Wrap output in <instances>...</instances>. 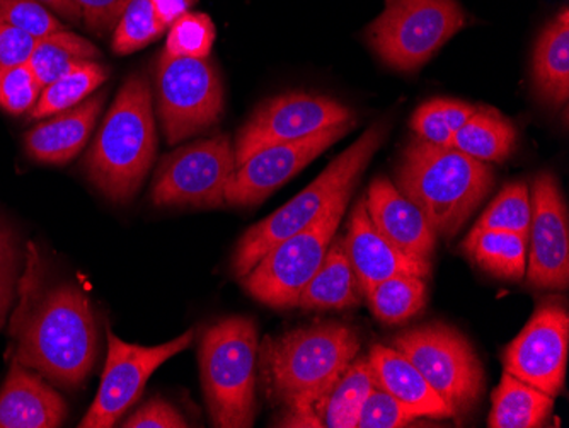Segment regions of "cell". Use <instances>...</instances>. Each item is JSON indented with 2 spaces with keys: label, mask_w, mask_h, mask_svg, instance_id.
Wrapping results in <instances>:
<instances>
[{
  "label": "cell",
  "mask_w": 569,
  "mask_h": 428,
  "mask_svg": "<svg viewBox=\"0 0 569 428\" xmlns=\"http://www.w3.org/2000/svg\"><path fill=\"white\" fill-rule=\"evenodd\" d=\"M367 297L379 321L401 325L417 316L427 305V283L415 275H395L377 283Z\"/></svg>",
  "instance_id": "cell-29"
},
{
  "label": "cell",
  "mask_w": 569,
  "mask_h": 428,
  "mask_svg": "<svg viewBox=\"0 0 569 428\" xmlns=\"http://www.w3.org/2000/svg\"><path fill=\"white\" fill-rule=\"evenodd\" d=\"M193 338L194 331L190 330L168 344L140 347L120 340L113 331L108 330V357L101 386L79 427H113L142 396L150 376L162 364L187 350L193 344Z\"/></svg>",
  "instance_id": "cell-12"
},
{
  "label": "cell",
  "mask_w": 569,
  "mask_h": 428,
  "mask_svg": "<svg viewBox=\"0 0 569 428\" xmlns=\"http://www.w3.org/2000/svg\"><path fill=\"white\" fill-rule=\"evenodd\" d=\"M16 271H18V241L16 232L0 220V319L4 321L14 299Z\"/></svg>",
  "instance_id": "cell-38"
},
{
  "label": "cell",
  "mask_w": 569,
  "mask_h": 428,
  "mask_svg": "<svg viewBox=\"0 0 569 428\" xmlns=\"http://www.w3.org/2000/svg\"><path fill=\"white\" fill-rule=\"evenodd\" d=\"M533 82L546 103L561 107L569 98V11L562 8L537 40Z\"/></svg>",
  "instance_id": "cell-23"
},
{
  "label": "cell",
  "mask_w": 569,
  "mask_h": 428,
  "mask_svg": "<svg viewBox=\"0 0 569 428\" xmlns=\"http://www.w3.org/2000/svg\"><path fill=\"white\" fill-rule=\"evenodd\" d=\"M38 2L47 6V8L56 12L57 16L69 19V21H82V11L81 8L77 6L76 0H38Z\"/></svg>",
  "instance_id": "cell-43"
},
{
  "label": "cell",
  "mask_w": 569,
  "mask_h": 428,
  "mask_svg": "<svg viewBox=\"0 0 569 428\" xmlns=\"http://www.w3.org/2000/svg\"><path fill=\"white\" fill-rule=\"evenodd\" d=\"M351 193L353 190L343 191L307 228L271 248L244 277L249 296L274 309L299 305L300 293L325 261Z\"/></svg>",
  "instance_id": "cell-8"
},
{
  "label": "cell",
  "mask_w": 569,
  "mask_h": 428,
  "mask_svg": "<svg viewBox=\"0 0 569 428\" xmlns=\"http://www.w3.org/2000/svg\"><path fill=\"white\" fill-rule=\"evenodd\" d=\"M466 24L457 0H389L367 28V41L386 66L415 72Z\"/></svg>",
  "instance_id": "cell-7"
},
{
  "label": "cell",
  "mask_w": 569,
  "mask_h": 428,
  "mask_svg": "<svg viewBox=\"0 0 569 428\" xmlns=\"http://www.w3.org/2000/svg\"><path fill=\"white\" fill-rule=\"evenodd\" d=\"M357 277L348 258L345 239L332 238L328 253L315 277L300 293L302 309H345L360 302Z\"/></svg>",
  "instance_id": "cell-24"
},
{
  "label": "cell",
  "mask_w": 569,
  "mask_h": 428,
  "mask_svg": "<svg viewBox=\"0 0 569 428\" xmlns=\"http://www.w3.org/2000/svg\"><path fill=\"white\" fill-rule=\"evenodd\" d=\"M555 408V398L503 372L493 392V410L489 414L491 428L545 427Z\"/></svg>",
  "instance_id": "cell-27"
},
{
  "label": "cell",
  "mask_w": 569,
  "mask_h": 428,
  "mask_svg": "<svg viewBox=\"0 0 569 428\" xmlns=\"http://www.w3.org/2000/svg\"><path fill=\"white\" fill-rule=\"evenodd\" d=\"M258 328L249 318H227L204 331L200 372L212 424L249 428L256 417Z\"/></svg>",
  "instance_id": "cell-6"
},
{
  "label": "cell",
  "mask_w": 569,
  "mask_h": 428,
  "mask_svg": "<svg viewBox=\"0 0 569 428\" xmlns=\"http://www.w3.org/2000/svg\"><path fill=\"white\" fill-rule=\"evenodd\" d=\"M568 348V309L559 300H545L505 350V372L558 398L565 388Z\"/></svg>",
  "instance_id": "cell-14"
},
{
  "label": "cell",
  "mask_w": 569,
  "mask_h": 428,
  "mask_svg": "<svg viewBox=\"0 0 569 428\" xmlns=\"http://www.w3.org/2000/svg\"><path fill=\"white\" fill-rule=\"evenodd\" d=\"M0 21L8 22L37 40L67 30L56 12L38 0H0Z\"/></svg>",
  "instance_id": "cell-35"
},
{
  "label": "cell",
  "mask_w": 569,
  "mask_h": 428,
  "mask_svg": "<svg viewBox=\"0 0 569 428\" xmlns=\"http://www.w3.org/2000/svg\"><path fill=\"white\" fill-rule=\"evenodd\" d=\"M348 121H355L353 111L328 96L289 92L268 99L239 130L236 168L268 147L297 142Z\"/></svg>",
  "instance_id": "cell-13"
},
{
  "label": "cell",
  "mask_w": 569,
  "mask_h": 428,
  "mask_svg": "<svg viewBox=\"0 0 569 428\" xmlns=\"http://www.w3.org/2000/svg\"><path fill=\"white\" fill-rule=\"evenodd\" d=\"M62 396L40 374L12 360L0 389V428H57L67 418Z\"/></svg>",
  "instance_id": "cell-19"
},
{
  "label": "cell",
  "mask_w": 569,
  "mask_h": 428,
  "mask_svg": "<svg viewBox=\"0 0 569 428\" xmlns=\"http://www.w3.org/2000/svg\"><path fill=\"white\" fill-rule=\"evenodd\" d=\"M234 169L236 150L229 136L198 140L162 158L150 200L156 207H222Z\"/></svg>",
  "instance_id": "cell-11"
},
{
  "label": "cell",
  "mask_w": 569,
  "mask_h": 428,
  "mask_svg": "<svg viewBox=\"0 0 569 428\" xmlns=\"http://www.w3.org/2000/svg\"><path fill=\"white\" fill-rule=\"evenodd\" d=\"M37 38L0 21V70L30 62Z\"/></svg>",
  "instance_id": "cell-40"
},
{
  "label": "cell",
  "mask_w": 569,
  "mask_h": 428,
  "mask_svg": "<svg viewBox=\"0 0 569 428\" xmlns=\"http://www.w3.org/2000/svg\"><path fill=\"white\" fill-rule=\"evenodd\" d=\"M76 2L81 8L86 27L99 37L114 30L121 12L128 4V0H76Z\"/></svg>",
  "instance_id": "cell-41"
},
{
  "label": "cell",
  "mask_w": 569,
  "mask_h": 428,
  "mask_svg": "<svg viewBox=\"0 0 569 428\" xmlns=\"http://www.w3.org/2000/svg\"><path fill=\"white\" fill-rule=\"evenodd\" d=\"M11 337L12 360L66 389L84 385L99 356L94 312L86 293L70 283L51 287L37 299L22 289Z\"/></svg>",
  "instance_id": "cell-1"
},
{
  "label": "cell",
  "mask_w": 569,
  "mask_h": 428,
  "mask_svg": "<svg viewBox=\"0 0 569 428\" xmlns=\"http://www.w3.org/2000/svg\"><path fill=\"white\" fill-rule=\"evenodd\" d=\"M353 125L355 121L335 125L307 139L280 143L256 152L230 176L226 188V203L234 207L263 203L281 185L292 180L309 162L350 133Z\"/></svg>",
  "instance_id": "cell-15"
},
{
  "label": "cell",
  "mask_w": 569,
  "mask_h": 428,
  "mask_svg": "<svg viewBox=\"0 0 569 428\" xmlns=\"http://www.w3.org/2000/svg\"><path fill=\"white\" fill-rule=\"evenodd\" d=\"M168 28L159 21L152 0H128L113 31V50L120 56L137 52L158 40Z\"/></svg>",
  "instance_id": "cell-32"
},
{
  "label": "cell",
  "mask_w": 569,
  "mask_h": 428,
  "mask_svg": "<svg viewBox=\"0 0 569 428\" xmlns=\"http://www.w3.org/2000/svg\"><path fill=\"white\" fill-rule=\"evenodd\" d=\"M152 6L159 21L169 30L176 19L190 12L193 0H152Z\"/></svg>",
  "instance_id": "cell-42"
},
{
  "label": "cell",
  "mask_w": 569,
  "mask_h": 428,
  "mask_svg": "<svg viewBox=\"0 0 569 428\" xmlns=\"http://www.w3.org/2000/svg\"><path fill=\"white\" fill-rule=\"evenodd\" d=\"M377 231L409 257L430 261L438 236L411 200L386 176L376 178L366 197Z\"/></svg>",
  "instance_id": "cell-18"
},
{
  "label": "cell",
  "mask_w": 569,
  "mask_h": 428,
  "mask_svg": "<svg viewBox=\"0 0 569 428\" xmlns=\"http://www.w3.org/2000/svg\"><path fill=\"white\" fill-rule=\"evenodd\" d=\"M386 2H389V0H386Z\"/></svg>",
  "instance_id": "cell-45"
},
{
  "label": "cell",
  "mask_w": 569,
  "mask_h": 428,
  "mask_svg": "<svg viewBox=\"0 0 569 428\" xmlns=\"http://www.w3.org/2000/svg\"><path fill=\"white\" fill-rule=\"evenodd\" d=\"M369 362L376 386L395 396L415 417L453 418L452 408L401 351L376 345L370 350Z\"/></svg>",
  "instance_id": "cell-22"
},
{
  "label": "cell",
  "mask_w": 569,
  "mask_h": 428,
  "mask_svg": "<svg viewBox=\"0 0 569 428\" xmlns=\"http://www.w3.org/2000/svg\"><path fill=\"white\" fill-rule=\"evenodd\" d=\"M530 212L527 279L539 289L566 290L569 286L568 209L552 172H540L533 178Z\"/></svg>",
  "instance_id": "cell-16"
},
{
  "label": "cell",
  "mask_w": 569,
  "mask_h": 428,
  "mask_svg": "<svg viewBox=\"0 0 569 428\" xmlns=\"http://www.w3.org/2000/svg\"><path fill=\"white\" fill-rule=\"evenodd\" d=\"M216 34V27L209 16L187 12L169 27L164 52L174 57L204 59L210 56Z\"/></svg>",
  "instance_id": "cell-34"
},
{
  "label": "cell",
  "mask_w": 569,
  "mask_h": 428,
  "mask_svg": "<svg viewBox=\"0 0 569 428\" xmlns=\"http://www.w3.org/2000/svg\"><path fill=\"white\" fill-rule=\"evenodd\" d=\"M493 185L488 162L420 137L408 143L399 162L398 190L443 238H453L463 228Z\"/></svg>",
  "instance_id": "cell-2"
},
{
  "label": "cell",
  "mask_w": 569,
  "mask_h": 428,
  "mask_svg": "<svg viewBox=\"0 0 569 428\" xmlns=\"http://www.w3.org/2000/svg\"><path fill=\"white\" fill-rule=\"evenodd\" d=\"M415 420L401 401L376 386L363 402L357 428H402Z\"/></svg>",
  "instance_id": "cell-37"
},
{
  "label": "cell",
  "mask_w": 569,
  "mask_h": 428,
  "mask_svg": "<svg viewBox=\"0 0 569 428\" xmlns=\"http://www.w3.org/2000/svg\"><path fill=\"white\" fill-rule=\"evenodd\" d=\"M2 325H4V321H2V319H0V328H2Z\"/></svg>",
  "instance_id": "cell-44"
},
{
  "label": "cell",
  "mask_w": 569,
  "mask_h": 428,
  "mask_svg": "<svg viewBox=\"0 0 569 428\" xmlns=\"http://www.w3.org/2000/svg\"><path fill=\"white\" fill-rule=\"evenodd\" d=\"M99 57L101 52L91 41L63 30L38 40L28 66L37 76L38 82L47 88L48 84L63 78L77 67L94 62Z\"/></svg>",
  "instance_id": "cell-28"
},
{
  "label": "cell",
  "mask_w": 569,
  "mask_h": 428,
  "mask_svg": "<svg viewBox=\"0 0 569 428\" xmlns=\"http://www.w3.org/2000/svg\"><path fill=\"white\" fill-rule=\"evenodd\" d=\"M107 79V67L99 66L96 60L77 67L72 72L66 73L63 78L43 88L30 117L41 120V118L53 117L60 111L70 110L81 104L99 86L104 84Z\"/></svg>",
  "instance_id": "cell-30"
},
{
  "label": "cell",
  "mask_w": 569,
  "mask_h": 428,
  "mask_svg": "<svg viewBox=\"0 0 569 428\" xmlns=\"http://www.w3.org/2000/svg\"><path fill=\"white\" fill-rule=\"evenodd\" d=\"M158 152L152 96L142 73L121 86L86 156L91 183L117 203H128L142 187Z\"/></svg>",
  "instance_id": "cell-4"
},
{
  "label": "cell",
  "mask_w": 569,
  "mask_h": 428,
  "mask_svg": "<svg viewBox=\"0 0 569 428\" xmlns=\"http://www.w3.org/2000/svg\"><path fill=\"white\" fill-rule=\"evenodd\" d=\"M387 136V125L376 123L357 142L351 143L343 155L338 156L309 187L297 197L274 210L270 217L254 223L244 232L236 246L232 271L238 279L260 263L261 258L278 242L297 235L318 219L343 191L355 190L360 176L372 161Z\"/></svg>",
  "instance_id": "cell-5"
},
{
  "label": "cell",
  "mask_w": 569,
  "mask_h": 428,
  "mask_svg": "<svg viewBox=\"0 0 569 428\" xmlns=\"http://www.w3.org/2000/svg\"><path fill=\"white\" fill-rule=\"evenodd\" d=\"M392 344L452 408L453 418L471 414L485 391V372L468 338L446 322H430L402 331Z\"/></svg>",
  "instance_id": "cell-9"
},
{
  "label": "cell",
  "mask_w": 569,
  "mask_h": 428,
  "mask_svg": "<svg viewBox=\"0 0 569 428\" xmlns=\"http://www.w3.org/2000/svg\"><path fill=\"white\" fill-rule=\"evenodd\" d=\"M462 249L472 263L498 279L517 282L526 277L529 236L475 228Z\"/></svg>",
  "instance_id": "cell-25"
},
{
  "label": "cell",
  "mask_w": 569,
  "mask_h": 428,
  "mask_svg": "<svg viewBox=\"0 0 569 428\" xmlns=\"http://www.w3.org/2000/svg\"><path fill=\"white\" fill-rule=\"evenodd\" d=\"M158 113L171 146L219 123L223 113V86L216 63L193 57L162 53L156 72Z\"/></svg>",
  "instance_id": "cell-10"
},
{
  "label": "cell",
  "mask_w": 569,
  "mask_h": 428,
  "mask_svg": "<svg viewBox=\"0 0 569 428\" xmlns=\"http://www.w3.org/2000/svg\"><path fill=\"white\" fill-rule=\"evenodd\" d=\"M513 123L495 108L476 107L475 113L457 130L450 147L482 162H503L517 146Z\"/></svg>",
  "instance_id": "cell-26"
},
{
  "label": "cell",
  "mask_w": 569,
  "mask_h": 428,
  "mask_svg": "<svg viewBox=\"0 0 569 428\" xmlns=\"http://www.w3.org/2000/svg\"><path fill=\"white\" fill-rule=\"evenodd\" d=\"M345 246L358 287L366 296L377 283L395 275H415L421 279L430 277V261L409 257L377 231L367 210L366 197L357 201L351 212Z\"/></svg>",
  "instance_id": "cell-17"
},
{
  "label": "cell",
  "mask_w": 569,
  "mask_h": 428,
  "mask_svg": "<svg viewBox=\"0 0 569 428\" xmlns=\"http://www.w3.org/2000/svg\"><path fill=\"white\" fill-rule=\"evenodd\" d=\"M476 107L453 99H431L411 118L412 132L437 146H450L457 130L475 113Z\"/></svg>",
  "instance_id": "cell-31"
},
{
  "label": "cell",
  "mask_w": 569,
  "mask_h": 428,
  "mask_svg": "<svg viewBox=\"0 0 569 428\" xmlns=\"http://www.w3.org/2000/svg\"><path fill=\"white\" fill-rule=\"evenodd\" d=\"M376 388L369 357L355 359L340 379L309 408L284 411L278 427L357 428L363 402Z\"/></svg>",
  "instance_id": "cell-20"
},
{
  "label": "cell",
  "mask_w": 569,
  "mask_h": 428,
  "mask_svg": "<svg viewBox=\"0 0 569 428\" xmlns=\"http://www.w3.org/2000/svg\"><path fill=\"white\" fill-rule=\"evenodd\" d=\"M43 86L28 63L0 70V108L9 115L33 110Z\"/></svg>",
  "instance_id": "cell-36"
},
{
  "label": "cell",
  "mask_w": 569,
  "mask_h": 428,
  "mask_svg": "<svg viewBox=\"0 0 569 428\" xmlns=\"http://www.w3.org/2000/svg\"><path fill=\"white\" fill-rule=\"evenodd\" d=\"M261 369L268 391L287 414L321 398L360 351L357 331L343 322L303 326L261 345Z\"/></svg>",
  "instance_id": "cell-3"
},
{
  "label": "cell",
  "mask_w": 569,
  "mask_h": 428,
  "mask_svg": "<svg viewBox=\"0 0 569 428\" xmlns=\"http://www.w3.org/2000/svg\"><path fill=\"white\" fill-rule=\"evenodd\" d=\"M188 421L164 399H152L123 421V428H187Z\"/></svg>",
  "instance_id": "cell-39"
},
{
  "label": "cell",
  "mask_w": 569,
  "mask_h": 428,
  "mask_svg": "<svg viewBox=\"0 0 569 428\" xmlns=\"http://www.w3.org/2000/svg\"><path fill=\"white\" fill-rule=\"evenodd\" d=\"M107 94L92 96L81 104L53 115L26 133V152L31 159L44 165L62 166L79 156L92 130Z\"/></svg>",
  "instance_id": "cell-21"
},
{
  "label": "cell",
  "mask_w": 569,
  "mask_h": 428,
  "mask_svg": "<svg viewBox=\"0 0 569 428\" xmlns=\"http://www.w3.org/2000/svg\"><path fill=\"white\" fill-rule=\"evenodd\" d=\"M530 191L523 181L507 185L485 210L475 228L529 236Z\"/></svg>",
  "instance_id": "cell-33"
}]
</instances>
